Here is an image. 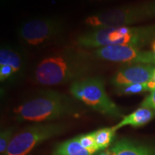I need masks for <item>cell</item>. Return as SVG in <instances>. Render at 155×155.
I'll list each match as a JSON object with an SVG mask.
<instances>
[{
  "instance_id": "11",
  "label": "cell",
  "mask_w": 155,
  "mask_h": 155,
  "mask_svg": "<svg viewBox=\"0 0 155 155\" xmlns=\"http://www.w3.org/2000/svg\"><path fill=\"white\" fill-rule=\"evenodd\" d=\"M115 155H155V148L129 139H121L111 147Z\"/></svg>"
},
{
  "instance_id": "15",
  "label": "cell",
  "mask_w": 155,
  "mask_h": 155,
  "mask_svg": "<svg viewBox=\"0 0 155 155\" xmlns=\"http://www.w3.org/2000/svg\"><path fill=\"white\" fill-rule=\"evenodd\" d=\"M116 91L121 95H133L141 94V93L146 91H150L148 86V83H145L133 84L131 86L116 88Z\"/></svg>"
},
{
  "instance_id": "19",
  "label": "cell",
  "mask_w": 155,
  "mask_h": 155,
  "mask_svg": "<svg viewBox=\"0 0 155 155\" xmlns=\"http://www.w3.org/2000/svg\"><path fill=\"white\" fill-rule=\"evenodd\" d=\"M148 86L150 91L155 90V70L154 71V73H153L152 80L150 82H148Z\"/></svg>"
},
{
  "instance_id": "12",
  "label": "cell",
  "mask_w": 155,
  "mask_h": 155,
  "mask_svg": "<svg viewBox=\"0 0 155 155\" xmlns=\"http://www.w3.org/2000/svg\"><path fill=\"white\" fill-rule=\"evenodd\" d=\"M155 117V111L147 107H141L133 113L124 116L118 124L114 126L116 131L126 126L133 127H140L146 125Z\"/></svg>"
},
{
  "instance_id": "20",
  "label": "cell",
  "mask_w": 155,
  "mask_h": 155,
  "mask_svg": "<svg viewBox=\"0 0 155 155\" xmlns=\"http://www.w3.org/2000/svg\"><path fill=\"white\" fill-rule=\"evenodd\" d=\"M96 155H115V154H114V151L111 147V148L109 149H106V150H102L101 152H99Z\"/></svg>"
},
{
  "instance_id": "9",
  "label": "cell",
  "mask_w": 155,
  "mask_h": 155,
  "mask_svg": "<svg viewBox=\"0 0 155 155\" xmlns=\"http://www.w3.org/2000/svg\"><path fill=\"white\" fill-rule=\"evenodd\" d=\"M26 56L18 48L2 45L0 48V81L15 83L25 73Z\"/></svg>"
},
{
  "instance_id": "2",
  "label": "cell",
  "mask_w": 155,
  "mask_h": 155,
  "mask_svg": "<svg viewBox=\"0 0 155 155\" xmlns=\"http://www.w3.org/2000/svg\"><path fill=\"white\" fill-rule=\"evenodd\" d=\"M74 98L54 90L39 91L15 108V118L18 122L45 123L77 115L80 108Z\"/></svg>"
},
{
  "instance_id": "10",
  "label": "cell",
  "mask_w": 155,
  "mask_h": 155,
  "mask_svg": "<svg viewBox=\"0 0 155 155\" xmlns=\"http://www.w3.org/2000/svg\"><path fill=\"white\" fill-rule=\"evenodd\" d=\"M155 70L152 64H132L120 68L110 79L116 88L151 81Z\"/></svg>"
},
{
  "instance_id": "18",
  "label": "cell",
  "mask_w": 155,
  "mask_h": 155,
  "mask_svg": "<svg viewBox=\"0 0 155 155\" xmlns=\"http://www.w3.org/2000/svg\"><path fill=\"white\" fill-rule=\"evenodd\" d=\"M141 107H147L154 109L155 111V90L151 91L141 104Z\"/></svg>"
},
{
  "instance_id": "4",
  "label": "cell",
  "mask_w": 155,
  "mask_h": 155,
  "mask_svg": "<svg viewBox=\"0 0 155 155\" xmlns=\"http://www.w3.org/2000/svg\"><path fill=\"white\" fill-rule=\"evenodd\" d=\"M155 18V0L127 5L97 12L89 15L85 23L94 28L131 26Z\"/></svg>"
},
{
  "instance_id": "14",
  "label": "cell",
  "mask_w": 155,
  "mask_h": 155,
  "mask_svg": "<svg viewBox=\"0 0 155 155\" xmlns=\"http://www.w3.org/2000/svg\"><path fill=\"white\" fill-rule=\"evenodd\" d=\"M116 131V130L114 127L104 128L94 131L96 144L100 150L107 149L115 137Z\"/></svg>"
},
{
  "instance_id": "16",
  "label": "cell",
  "mask_w": 155,
  "mask_h": 155,
  "mask_svg": "<svg viewBox=\"0 0 155 155\" xmlns=\"http://www.w3.org/2000/svg\"><path fill=\"white\" fill-rule=\"evenodd\" d=\"M76 137L79 141V143H80L83 148L86 149L88 150L93 151V152L96 153L98 152V151H100L96 144L94 131L91 133L86 134L80 135Z\"/></svg>"
},
{
  "instance_id": "21",
  "label": "cell",
  "mask_w": 155,
  "mask_h": 155,
  "mask_svg": "<svg viewBox=\"0 0 155 155\" xmlns=\"http://www.w3.org/2000/svg\"><path fill=\"white\" fill-rule=\"evenodd\" d=\"M151 45H152V53L153 54H154V56L155 58V40L153 41L152 43H151Z\"/></svg>"
},
{
  "instance_id": "13",
  "label": "cell",
  "mask_w": 155,
  "mask_h": 155,
  "mask_svg": "<svg viewBox=\"0 0 155 155\" xmlns=\"http://www.w3.org/2000/svg\"><path fill=\"white\" fill-rule=\"evenodd\" d=\"M95 154L96 152L83 148L77 137H75L58 144L53 155H94Z\"/></svg>"
},
{
  "instance_id": "3",
  "label": "cell",
  "mask_w": 155,
  "mask_h": 155,
  "mask_svg": "<svg viewBox=\"0 0 155 155\" xmlns=\"http://www.w3.org/2000/svg\"><path fill=\"white\" fill-rule=\"evenodd\" d=\"M155 40V23L143 26H121L94 28L75 40L81 48H98L123 45L141 48Z\"/></svg>"
},
{
  "instance_id": "1",
  "label": "cell",
  "mask_w": 155,
  "mask_h": 155,
  "mask_svg": "<svg viewBox=\"0 0 155 155\" xmlns=\"http://www.w3.org/2000/svg\"><path fill=\"white\" fill-rule=\"evenodd\" d=\"M94 68L91 55L66 47L45 56L35 67L32 80L42 86H59L89 77Z\"/></svg>"
},
{
  "instance_id": "7",
  "label": "cell",
  "mask_w": 155,
  "mask_h": 155,
  "mask_svg": "<svg viewBox=\"0 0 155 155\" xmlns=\"http://www.w3.org/2000/svg\"><path fill=\"white\" fill-rule=\"evenodd\" d=\"M64 124L57 122L35 123L25 127L13 136L7 152L4 155H28L43 141L63 133Z\"/></svg>"
},
{
  "instance_id": "8",
  "label": "cell",
  "mask_w": 155,
  "mask_h": 155,
  "mask_svg": "<svg viewBox=\"0 0 155 155\" xmlns=\"http://www.w3.org/2000/svg\"><path fill=\"white\" fill-rule=\"evenodd\" d=\"M94 58L113 63L132 64H155L152 52L123 45H114L96 48L93 53Z\"/></svg>"
},
{
  "instance_id": "6",
  "label": "cell",
  "mask_w": 155,
  "mask_h": 155,
  "mask_svg": "<svg viewBox=\"0 0 155 155\" xmlns=\"http://www.w3.org/2000/svg\"><path fill=\"white\" fill-rule=\"evenodd\" d=\"M65 33L63 21L55 17L32 19L21 25L17 30L20 41L29 47L44 48L61 40Z\"/></svg>"
},
{
  "instance_id": "5",
  "label": "cell",
  "mask_w": 155,
  "mask_h": 155,
  "mask_svg": "<svg viewBox=\"0 0 155 155\" xmlns=\"http://www.w3.org/2000/svg\"><path fill=\"white\" fill-rule=\"evenodd\" d=\"M70 93L75 99L98 113L115 119L122 116L121 109L108 96L102 78L89 76L75 81L71 83Z\"/></svg>"
},
{
  "instance_id": "22",
  "label": "cell",
  "mask_w": 155,
  "mask_h": 155,
  "mask_svg": "<svg viewBox=\"0 0 155 155\" xmlns=\"http://www.w3.org/2000/svg\"><path fill=\"white\" fill-rule=\"evenodd\" d=\"M94 1H98V2H100V1H106V0H94Z\"/></svg>"
},
{
  "instance_id": "17",
  "label": "cell",
  "mask_w": 155,
  "mask_h": 155,
  "mask_svg": "<svg viewBox=\"0 0 155 155\" xmlns=\"http://www.w3.org/2000/svg\"><path fill=\"white\" fill-rule=\"evenodd\" d=\"M14 133V128L9 127L1 131L0 134V154L4 155L7 152Z\"/></svg>"
}]
</instances>
